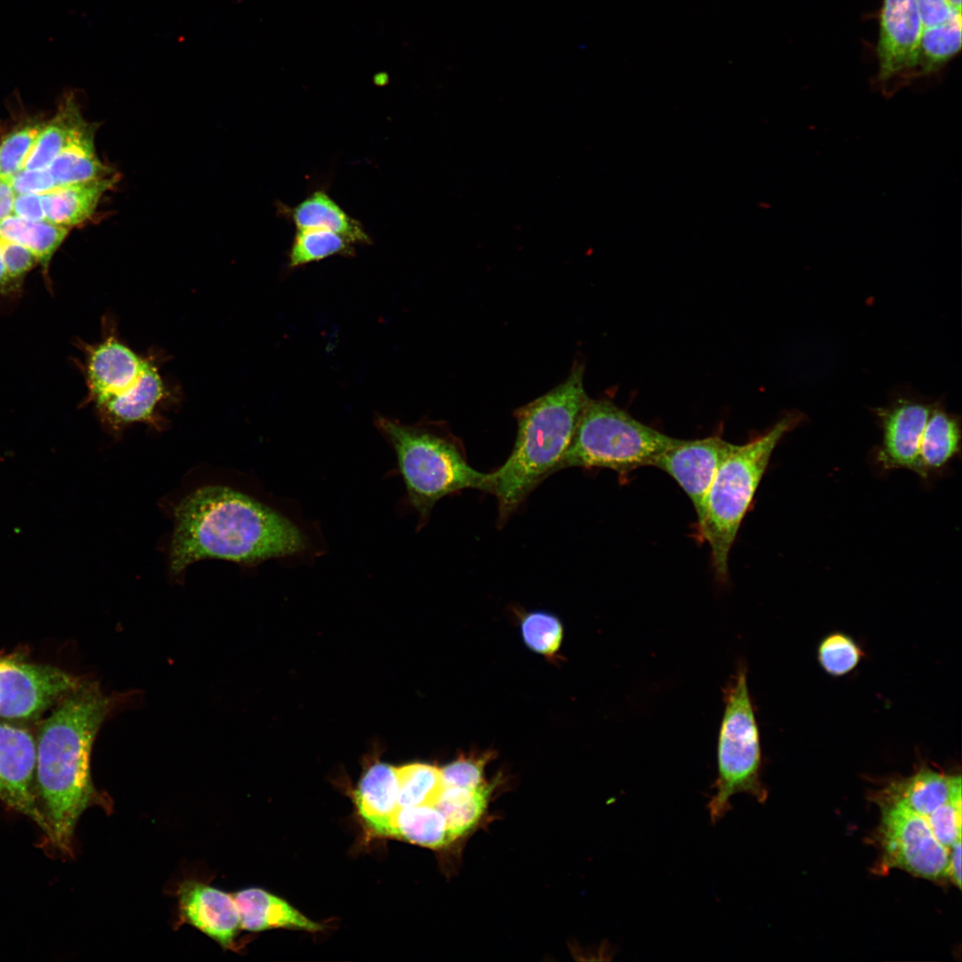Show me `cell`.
Returning a JSON list of instances; mask_svg holds the SVG:
<instances>
[{
  "instance_id": "cell-1",
  "label": "cell",
  "mask_w": 962,
  "mask_h": 962,
  "mask_svg": "<svg viewBox=\"0 0 962 962\" xmlns=\"http://www.w3.org/2000/svg\"><path fill=\"white\" fill-rule=\"evenodd\" d=\"M117 700L97 684L82 682L56 704L40 726L36 739L37 797L48 837L64 853H71L82 813L94 804L109 806L93 784L90 757L95 737Z\"/></svg>"
},
{
  "instance_id": "cell-2",
  "label": "cell",
  "mask_w": 962,
  "mask_h": 962,
  "mask_svg": "<svg viewBox=\"0 0 962 962\" xmlns=\"http://www.w3.org/2000/svg\"><path fill=\"white\" fill-rule=\"evenodd\" d=\"M170 567L180 574L203 558L257 564L305 550V538L289 518L229 487L198 489L175 508Z\"/></svg>"
},
{
  "instance_id": "cell-3",
  "label": "cell",
  "mask_w": 962,
  "mask_h": 962,
  "mask_svg": "<svg viewBox=\"0 0 962 962\" xmlns=\"http://www.w3.org/2000/svg\"><path fill=\"white\" fill-rule=\"evenodd\" d=\"M583 373V365L575 363L563 383L515 412L518 433L512 452L491 473L489 493L498 501L499 523H505L528 494L556 472L589 398Z\"/></svg>"
},
{
  "instance_id": "cell-4",
  "label": "cell",
  "mask_w": 962,
  "mask_h": 962,
  "mask_svg": "<svg viewBox=\"0 0 962 962\" xmlns=\"http://www.w3.org/2000/svg\"><path fill=\"white\" fill-rule=\"evenodd\" d=\"M376 425L391 444L404 482L407 498L425 523L442 498L464 489L490 492L491 473L472 468L464 448L434 425H407L379 416Z\"/></svg>"
},
{
  "instance_id": "cell-5",
  "label": "cell",
  "mask_w": 962,
  "mask_h": 962,
  "mask_svg": "<svg viewBox=\"0 0 962 962\" xmlns=\"http://www.w3.org/2000/svg\"><path fill=\"white\" fill-rule=\"evenodd\" d=\"M803 419L800 413L786 414L766 433L736 444L720 466L697 527L698 536L710 546L712 565L720 581L727 580L730 551L775 447Z\"/></svg>"
},
{
  "instance_id": "cell-6",
  "label": "cell",
  "mask_w": 962,
  "mask_h": 962,
  "mask_svg": "<svg viewBox=\"0 0 962 962\" xmlns=\"http://www.w3.org/2000/svg\"><path fill=\"white\" fill-rule=\"evenodd\" d=\"M678 441L641 423L609 400L588 398L556 472L572 467L605 468L624 476L654 466Z\"/></svg>"
},
{
  "instance_id": "cell-7",
  "label": "cell",
  "mask_w": 962,
  "mask_h": 962,
  "mask_svg": "<svg viewBox=\"0 0 962 962\" xmlns=\"http://www.w3.org/2000/svg\"><path fill=\"white\" fill-rule=\"evenodd\" d=\"M759 729L750 696L746 666L740 664L724 690V708L717 742L714 794L706 808L715 824L732 809L730 799L748 794L763 802L767 792L761 780Z\"/></svg>"
},
{
  "instance_id": "cell-8",
  "label": "cell",
  "mask_w": 962,
  "mask_h": 962,
  "mask_svg": "<svg viewBox=\"0 0 962 962\" xmlns=\"http://www.w3.org/2000/svg\"><path fill=\"white\" fill-rule=\"evenodd\" d=\"M878 803L883 864L927 879L948 877L950 849L936 839L925 817L898 803Z\"/></svg>"
},
{
  "instance_id": "cell-9",
  "label": "cell",
  "mask_w": 962,
  "mask_h": 962,
  "mask_svg": "<svg viewBox=\"0 0 962 962\" xmlns=\"http://www.w3.org/2000/svg\"><path fill=\"white\" fill-rule=\"evenodd\" d=\"M81 683L78 678L52 665L0 656V718H35Z\"/></svg>"
},
{
  "instance_id": "cell-10",
  "label": "cell",
  "mask_w": 962,
  "mask_h": 962,
  "mask_svg": "<svg viewBox=\"0 0 962 962\" xmlns=\"http://www.w3.org/2000/svg\"><path fill=\"white\" fill-rule=\"evenodd\" d=\"M37 741L25 729L0 722V801L29 818L47 836L36 785Z\"/></svg>"
},
{
  "instance_id": "cell-11",
  "label": "cell",
  "mask_w": 962,
  "mask_h": 962,
  "mask_svg": "<svg viewBox=\"0 0 962 962\" xmlns=\"http://www.w3.org/2000/svg\"><path fill=\"white\" fill-rule=\"evenodd\" d=\"M736 444L718 436L681 440L662 453L653 467L667 473L689 498L701 525L709 491L724 459Z\"/></svg>"
},
{
  "instance_id": "cell-12",
  "label": "cell",
  "mask_w": 962,
  "mask_h": 962,
  "mask_svg": "<svg viewBox=\"0 0 962 962\" xmlns=\"http://www.w3.org/2000/svg\"><path fill=\"white\" fill-rule=\"evenodd\" d=\"M110 328L99 343L85 346L87 399L94 405L130 391L152 360L138 355Z\"/></svg>"
},
{
  "instance_id": "cell-13",
  "label": "cell",
  "mask_w": 962,
  "mask_h": 962,
  "mask_svg": "<svg viewBox=\"0 0 962 962\" xmlns=\"http://www.w3.org/2000/svg\"><path fill=\"white\" fill-rule=\"evenodd\" d=\"M923 29L917 0H884L876 45L881 82L907 77Z\"/></svg>"
},
{
  "instance_id": "cell-14",
  "label": "cell",
  "mask_w": 962,
  "mask_h": 962,
  "mask_svg": "<svg viewBox=\"0 0 962 962\" xmlns=\"http://www.w3.org/2000/svg\"><path fill=\"white\" fill-rule=\"evenodd\" d=\"M932 408L911 401L877 411L883 439L876 453L884 470L905 469L920 475L919 454Z\"/></svg>"
},
{
  "instance_id": "cell-15",
  "label": "cell",
  "mask_w": 962,
  "mask_h": 962,
  "mask_svg": "<svg viewBox=\"0 0 962 962\" xmlns=\"http://www.w3.org/2000/svg\"><path fill=\"white\" fill-rule=\"evenodd\" d=\"M181 919L194 926L224 949L234 942L240 927L232 894L208 884L187 879L177 889Z\"/></svg>"
},
{
  "instance_id": "cell-16",
  "label": "cell",
  "mask_w": 962,
  "mask_h": 962,
  "mask_svg": "<svg viewBox=\"0 0 962 962\" xmlns=\"http://www.w3.org/2000/svg\"><path fill=\"white\" fill-rule=\"evenodd\" d=\"M169 390L152 359L139 382L127 393L95 405L102 420L114 431L134 423L158 427L159 410L167 399Z\"/></svg>"
},
{
  "instance_id": "cell-17",
  "label": "cell",
  "mask_w": 962,
  "mask_h": 962,
  "mask_svg": "<svg viewBox=\"0 0 962 962\" xmlns=\"http://www.w3.org/2000/svg\"><path fill=\"white\" fill-rule=\"evenodd\" d=\"M396 767L376 761L363 772L355 791L359 814L371 834L387 837L392 816L399 808Z\"/></svg>"
},
{
  "instance_id": "cell-18",
  "label": "cell",
  "mask_w": 962,
  "mask_h": 962,
  "mask_svg": "<svg viewBox=\"0 0 962 962\" xmlns=\"http://www.w3.org/2000/svg\"><path fill=\"white\" fill-rule=\"evenodd\" d=\"M961 791L960 775L924 767L909 777L892 781L880 792L878 802L898 803L925 817Z\"/></svg>"
},
{
  "instance_id": "cell-19",
  "label": "cell",
  "mask_w": 962,
  "mask_h": 962,
  "mask_svg": "<svg viewBox=\"0 0 962 962\" xmlns=\"http://www.w3.org/2000/svg\"><path fill=\"white\" fill-rule=\"evenodd\" d=\"M240 927L251 932L289 928L317 932L323 927L310 920L284 900L260 888H247L232 893Z\"/></svg>"
},
{
  "instance_id": "cell-20",
  "label": "cell",
  "mask_w": 962,
  "mask_h": 962,
  "mask_svg": "<svg viewBox=\"0 0 962 962\" xmlns=\"http://www.w3.org/2000/svg\"><path fill=\"white\" fill-rule=\"evenodd\" d=\"M116 183L117 176L112 175L53 187L41 194L45 220L69 229L85 223L94 214L102 196Z\"/></svg>"
},
{
  "instance_id": "cell-21",
  "label": "cell",
  "mask_w": 962,
  "mask_h": 962,
  "mask_svg": "<svg viewBox=\"0 0 962 962\" xmlns=\"http://www.w3.org/2000/svg\"><path fill=\"white\" fill-rule=\"evenodd\" d=\"M97 126L86 120L75 130L65 147L47 167L55 186L69 185L111 175V169L98 158L94 147Z\"/></svg>"
},
{
  "instance_id": "cell-22",
  "label": "cell",
  "mask_w": 962,
  "mask_h": 962,
  "mask_svg": "<svg viewBox=\"0 0 962 962\" xmlns=\"http://www.w3.org/2000/svg\"><path fill=\"white\" fill-rule=\"evenodd\" d=\"M387 837L430 849H441L457 840L435 805L399 807L392 816Z\"/></svg>"
},
{
  "instance_id": "cell-23",
  "label": "cell",
  "mask_w": 962,
  "mask_h": 962,
  "mask_svg": "<svg viewBox=\"0 0 962 962\" xmlns=\"http://www.w3.org/2000/svg\"><path fill=\"white\" fill-rule=\"evenodd\" d=\"M291 217L298 230H329L352 243H370L362 224L322 191L314 192L296 206L291 210Z\"/></svg>"
},
{
  "instance_id": "cell-24",
  "label": "cell",
  "mask_w": 962,
  "mask_h": 962,
  "mask_svg": "<svg viewBox=\"0 0 962 962\" xmlns=\"http://www.w3.org/2000/svg\"><path fill=\"white\" fill-rule=\"evenodd\" d=\"M961 12L923 29L912 68L906 77L927 76L944 66L961 48Z\"/></svg>"
},
{
  "instance_id": "cell-25",
  "label": "cell",
  "mask_w": 962,
  "mask_h": 962,
  "mask_svg": "<svg viewBox=\"0 0 962 962\" xmlns=\"http://www.w3.org/2000/svg\"><path fill=\"white\" fill-rule=\"evenodd\" d=\"M961 448V429L955 416L941 409H932L927 420L919 454L923 478L944 468Z\"/></svg>"
},
{
  "instance_id": "cell-26",
  "label": "cell",
  "mask_w": 962,
  "mask_h": 962,
  "mask_svg": "<svg viewBox=\"0 0 962 962\" xmlns=\"http://www.w3.org/2000/svg\"><path fill=\"white\" fill-rule=\"evenodd\" d=\"M84 121L73 94H69L63 100L55 116L50 122L45 124L23 168H47Z\"/></svg>"
},
{
  "instance_id": "cell-27",
  "label": "cell",
  "mask_w": 962,
  "mask_h": 962,
  "mask_svg": "<svg viewBox=\"0 0 962 962\" xmlns=\"http://www.w3.org/2000/svg\"><path fill=\"white\" fill-rule=\"evenodd\" d=\"M69 232L48 221H30L13 214L0 222V237L22 245L38 259L44 272Z\"/></svg>"
},
{
  "instance_id": "cell-28",
  "label": "cell",
  "mask_w": 962,
  "mask_h": 962,
  "mask_svg": "<svg viewBox=\"0 0 962 962\" xmlns=\"http://www.w3.org/2000/svg\"><path fill=\"white\" fill-rule=\"evenodd\" d=\"M493 785L485 783L477 788L444 787L435 806L444 816L456 839L469 834L482 819Z\"/></svg>"
},
{
  "instance_id": "cell-29",
  "label": "cell",
  "mask_w": 962,
  "mask_h": 962,
  "mask_svg": "<svg viewBox=\"0 0 962 962\" xmlns=\"http://www.w3.org/2000/svg\"><path fill=\"white\" fill-rule=\"evenodd\" d=\"M399 807L435 805L443 788L441 769L425 762L396 767Z\"/></svg>"
},
{
  "instance_id": "cell-30",
  "label": "cell",
  "mask_w": 962,
  "mask_h": 962,
  "mask_svg": "<svg viewBox=\"0 0 962 962\" xmlns=\"http://www.w3.org/2000/svg\"><path fill=\"white\" fill-rule=\"evenodd\" d=\"M352 242L323 229L298 230L289 256L290 267H298L334 255H351Z\"/></svg>"
},
{
  "instance_id": "cell-31",
  "label": "cell",
  "mask_w": 962,
  "mask_h": 962,
  "mask_svg": "<svg viewBox=\"0 0 962 962\" xmlns=\"http://www.w3.org/2000/svg\"><path fill=\"white\" fill-rule=\"evenodd\" d=\"M520 627L528 648L548 658L558 654L563 640V625L556 616L543 611L530 612L521 619Z\"/></svg>"
},
{
  "instance_id": "cell-32",
  "label": "cell",
  "mask_w": 962,
  "mask_h": 962,
  "mask_svg": "<svg viewBox=\"0 0 962 962\" xmlns=\"http://www.w3.org/2000/svg\"><path fill=\"white\" fill-rule=\"evenodd\" d=\"M863 655L858 643L850 635L840 632L825 636L817 649L821 668L834 677H841L853 671Z\"/></svg>"
},
{
  "instance_id": "cell-33",
  "label": "cell",
  "mask_w": 962,
  "mask_h": 962,
  "mask_svg": "<svg viewBox=\"0 0 962 962\" xmlns=\"http://www.w3.org/2000/svg\"><path fill=\"white\" fill-rule=\"evenodd\" d=\"M45 124H25L9 133L0 143V176L11 178L23 168Z\"/></svg>"
},
{
  "instance_id": "cell-34",
  "label": "cell",
  "mask_w": 962,
  "mask_h": 962,
  "mask_svg": "<svg viewBox=\"0 0 962 962\" xmlns=\"http://www.w3.org/2000/svg\"><path fill=\"white\" fill-rule=\"evenodd\" d=\"M493 752L480 754H462L441 769L444 787L477 788L485 785V768Z\"/></svg>"
},
{
  "instance_id": "cell-35",
  "label": "cell",
  "mask_w": 962,
  "mask_h": 962,
  "mask_svg": "<svg viewBox=\"0 0 962 962\" xmlns=\"http://www.w3.org/2000/svg\"><path fill=\"white\" fill-rule=\"evenodd\" d=\"M925 819L936 839L950 850L961 838V795L940 806Z\"/></svg>"
},
{
  "instance_id": "cell-36",
  "label": "cell",
  "mask_w": 962,
  "mask_h": 962,
  "mask_svg": "<svg viewBox=\"0 0 962 962\" xmlns=\"http://www.w3.org/2000/svg\"><path fill=\"white\" fill-rule=\"evenodd\" d=\"M0 249L7 273L20 292L26 275L40 265L39 261L27 248L1 237Z\"/></svg>"
},
{
  "instance_id": "cell-37",
  "label": "cell",
  "mask_w": 962,
  "mask_h": 962,
  "mask_svg": "<svg viewBox=\"0 0 962 962\" xmlns=\"http://www.w3.org/2000/svg\"><path fill=\"white\" fill-rule=\"evenodd\" d=\"M10 179L16 194H43L55 187L54 180L48 168H22Z\"/></svg>"
},
{
  "instance_id": "cell-38",
  "label": "cell",
  "mask_w": 962,
  "mask_h": 962,
  "mask_svg": "<svg viewBox=\"0 0 962 962\" xmlns=\"http://www.w3.org/2000/svg\"><path fill=\"white\" fill-rule=\"evenodd\" d=\"M12 214L26 220L46 221L41 194H16Z\"/></svg>"
},
{
  "instance_id": "cell-39",
  "label": "cell",
  "mask_w": 962,
  "mask_h": 962,
  "mask_svg": "<svg viewBox=\"0 0 962 962\" xmlns=\"http://www.w3.org/2000/svg\"><path fill=\"white\" fill-rule=\"evenodd\" d=\"M917 3L924 28L942 23L957 12L946 0H917Z\"/></svg>"
},
{
  "instance_id": "cell-40",
  "label": "cell",
  "mask_w": 962,
  "mask_h": 962,
  "mask_svg": "<svg viewBox=\"0 0 962 962\" xmlns=\"http://www.w3.org/2000/svg\"><path fill=\"white\" fill-rule=\"evenodd\" d=\"M15 196L11 179L0 176V222L12 213Z\"/></svg>"
},
{
  "instance_id": "cell-41",
  "label": "cell",
  "mask_w": 962,
  "mask_h": 962,
  "mask_svg": "<svg viewBox=\"0 0 962 962\" xmlns=\"http://www.w3.org/2000/svg\"><path fill=\"white\" fill-rule=\"evenodd\" d=\"M948 877L958 888L961 887V838L958 839L950 847Z\"/></svg>"
},
{
  "instance_id": "cell-42",
  "label": "cell",
  "mask_w": 962,
  "mask_h": 962,
  "mask_svg": "<svg viewBox=\"0 0 962 962\" xmlns=\"http://www.w3.org/2000/svg\"><path fill=\"white\" fill-rule=\"evenodd\" d=\"M946 1L953 10L961 12V0H946Z\"/></svg>"
}]
</instances>
